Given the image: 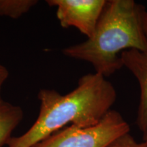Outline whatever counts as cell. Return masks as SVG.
Returning <instances> with one entry per match:
<instances>
[{
    "mask_svg": "<svg viewBox=\"0 0 147 147\" xmlns=\"http://www.w3.org/2000/svg\"><path fill=\"white\" fill-rule=\"evenodd\" d=\"M143 141L147 143V129L143 132Z\"/></svg>",
    "mask_w": 147,
    "mask_h": 147,
    "instance_id": "cell-11",
    "label": "cell"
},
{
    "mask_svg": "<svg viewBox=\"0 0 147 147\" xmlns=\"http://www.w3.org/2000/svg\"><path fill=\"white\" fill-rule=\"evenodd\" d=\"M46 2L57 7L61 26L76 27L89 38L94 32L106 0H47Z\"/></svg>",
    "mask_w": 147,
    "mask_h": 147,
    "instance_id": "cell-4",
    "label": "cell"
},
{
    "mask_svg": "<svg viewBox=\"0 0 147 147\" xmlns=\"http://www.w3.org/2000/svg\"><path fill=\"white\" fill-rule=\"evenodd\" d=\"M38 2L37 0H0V16L16 19L27 13Z\"/></svg>",
    "mask_w": 147,
    "mask_h": 147,
    "instance_id": "cell-7",
    "label": "cell"
},
{
    "mask_svg": "<svg viewBox=\"0 0 147 147\" xmlns=\"http://www.w3.org/2000/svg\"><path fill=\"white\" fill-rule=\"evenodd\" d=\"M106 147H147V143L138 142L130 134V132L121 136Z\"/></svg>",
    "mask_w": 147,
    "mask_h": 147,
    "instance_id": "cell-8",
    "label": "cell"
},
{
    "mask_svg": "<svg viewBox=\"0 0 147 147\" xmlns=\"http://www.w3.org/2000/svg\"><path fill=\"white\" fill-rule=\"evenodd\" d=\"M123 66L127 68L138 81L140 100L136 123L141 131L147 129V53L135 49L121 53Z\"/></svg>",
    "mask_w": 147,
    "mask_h": 147,
    "instance_id": "cell-5",
    "label": "cell"
},
{
    "mask_svg": "<svg viewBox=\"0 0 147 147\" xmlns=\"http://www.w3.org/2000/svg\"><path fill=\"white\" fill-rule=\"evenodd\" d=\"M23 117L21 107L5 101L0 95V147L7 144Z\"/></svg>",
    "mask_w": 147,
    "mask_h": 147,
    "instance_id": "cell-6",
    "label": "cell"
},
{
    "mask_svg": "<svg viewBox=\"0 0 147 147\" xmlns=\"http://www.w3.org/2000/svg\"><path fill=\"white\" fill-rule=\"evenodd\" d=\"M38 98L40 108L34 124L23 135L11 137L8 147H32L69 123L80 127L94 125L110 111L117 93L105 77L95 73L80 78L77 87L67 94L44 89Z\"/></svg>",
    "mask_w": 147,
    "mask_h": 147,
    "instance_id": "cell-1",
    "label": "cell"
},
{
    "mask_svg": "<svg viewBox=\"0 0 147 147\" xmlns=\"http://www.w3.org/2000/svg\"><path fill=\"white\" fill-rule=\"evenodd\" d=\"M130 132L122 115L110 110L94 125L66 127L32 147H106L117 138Z\"/></svg>",
    "mask_w": 147,
    "mask_h": 147,
    "instance_id": "cell-3",
    "label": "cell"
},
{
    "mask_svg": "<svg viewBox=\"0 0 147 147\" xmlns=\"http://www.w3.org/2000/svg\"><path fill=\"white\" fill-rule=\"evenodd\" d=\"M141 22H142L143 32L147 40V11L144 7L141 12Z\"/></svg>",
    "mask_w": 147,
    "mask_h": 147,
    "instance_id": "cell-10",
    "label": "cell"
},
{
    "mask_svg": "<svg viewBox=\"0 0 147 147\" xmlns=\"http://www.w3.org/2000/svg\"><path fill=\"white\" fill-rule=\"evenodd\" d=\"M144 6L134 0H106L93 35L86 41L66 47L68 57L91 63L95 73L108 77L122 68L121 54L135 49L147 53L141 22Z\"/></svg>",
    "mask_w": 147,
    "mask_h": 147,
    "instance_id": "cell-2",
    "label": "cell"
},
{
    "mask_svg": "<svg viewBox=\"0 0 147 147\" xmlns=\"http://www.w3.org/2000/svg\"><path fill=\"white\" fill-rule=\"evenodd\" d=\"M9 76V71L5 66L0 64V93L3 84L6 81Z\"/></svg>",
    "mask_w": 147,
    "mask_h": 147,
    "instance_id": "cell-9",
    "label": "cell"
}]
</instances>
